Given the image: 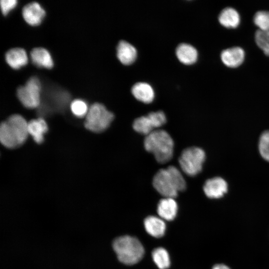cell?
Wrapping results in <instances>:
<instances>
[{
	"label": "cell",
	"instance_id": "1",
	"mask_svg": "<svg viewBox=\"0 0 269 269\" xmlns=\"http://www.w3.org/2000/svg\"><path fill=\"white\" fill-rule=\"evenodd\" d=\"M152 184L161 195L173 198L177 196L179 191H183L186 188L182 173L172 165L158 170L153 178Z\"/></svg>",
	"mask_w": 269,
	"mask_h": 269
},
{
	"label": "cell",
	"instance_id": "2",
	"mask_svg": "<svg viewBox=\"0 0 269 269\" xmlns=\"http://www.w3.org/2000/svg\"><path fill=\"white\" fill-rule=\"evenodd\" d=\"M144 146L146 151L153 154L160 163H166L172 157L174 142L165 131L156 130L146 135Z\"/></svg>",
	"mask_w": 269,
	"mask_h": 269
},
{
	"label": "cell",
	"instance_id": "3",
	"mask_svg": "<svg viewBox=\"0 0 269 269\" xmlns=\"http://www.w3.org/2000/svg\"><path fill=\"white\" fill-rule=\"evenodd\" d=\"M113 248L118 260L127 265L137 263L142 258L144 250L140 241L130 236H124L115 239Z\"/></svg>",
	"mask_w": 269,
	"mask_h": 269
},
{
	"label": "cell",
	"instance_id": "4",
	"mask_svg": "<svg viewBox=\"0 0 269 269\" xmlns=\"http://www.w3.org/2000/svg\"><path fill=\"white\" fill-rule=\"evenodd\" d=\"M114 118V114L108 111L104 105L95 103L89 107L84 126L91 132L101 133L109 127Z\"/></svg>",
	"mask_w": 269,
	"mask_h": 269
},
{
	"label": "cell",
	"instance_id": "5",
	"mask_svg": "<svg viewBox=\"0 0 269 269\" xmlns=\"http://www.w3.org/2000/svg\"><path fill=\"white\" fill-rule=\"evenodd\" d=\"M205 159V153L202 148L190 147L182 151L179 158V163L186 174L193 176L201 171Z\"/></svg>",
	"mask_w": 269,
	"mask_h": 269
},
{
	"label": "cell",
	"instance_id": "6",
	"mask_svg": "<svg viewBox=\"0 0 269 269\" xmlns=\"http://www.w3.org/2000/svg\"><path fill=\"white\" fill-rule=\"evenodd\" d=\"M41 84L36 76H31L24 85L19 86L16 95L21 103L26 108L34 109L40 103Z\"/></svg>",
	"mask_w": 269,
	"mask_h": 269
},
{
	"label": "cell",
	"instance_id": "7",
	"mask_svg": "<svg viewBox=\"0 0 269 269\" xmlns=\"http://www.w3.org/2000/svg\"><path fill=\"white\" fill-rule=\"evenodd\" d=\"M166 118L164 112L161 111L152 112L146 116L140 117L134 121L133 129L136 132L148 135L165 124Z\"/></svg>",
	"mask_w": 269,
	"mask_h": 269
},
{
	"label": "cell",
	"instance_id": "8",
	"mask_svg": "<svg viewBox=\"0 0 269 269\" xmlns=\"http://www.w3.org/2000/svg\"><path fill=\"white\" fill-rule=\"evenodd\" d=\"M10 131L16 139L18 146L23 144L29 135L28 123L19 114L11 115L6 120Z\"/></svg>",
	"mask_w": 269,
	"mask_h": 269
},
{
	"label": "cell",
	"instance_id": "9",
	"mask_svg": "<svg viewBox=\"0 0 269 269\" xmlns=\"http://www.w3.org/2000/svg\"><path fill=\"white\" fill-rule=\"evenodd\" d=\"M22 14L27 23L35 26L41 22L45 16V11L39 3L33 1L23 6Z\"/></svg>",
	"mask_w": 269,
	"mask_h": 269
},
{
	"label": "cell",
	"instance_id": "10",
	"mask_svg": "<svg viewBox=\"0 0 269 269\" xmlns=\"http://www.w3.org/2000/svg\"><path fill=\"white\" fill-rule=\"evenodd\" d=\"M205 195L210 198H219L222 197L228 190L226 181L221 177H216L207 180L204 186Z\"/></svg>",
	"mask_w": 269,
	"mask_h": 269
},
{
	"label": "cell",
	"instance_id": "11",
	"mask_svg": "<svg viewBox=\"0 0 269 269\" xmlns=\"http://www.w3.org/2000/svg\"><path fill=\"white\" fill-rule=\"evenodd\" d=\"M221 59L227 67L236 68L241 65L245 59L244 50L236 46L226 49L221 53Z\"/></svg>",
	"mask_w": 269,
	"mask_h": 269
},
{
	"label": "cell",
	"instance_id": "12",
	"mask_svg": "<svg viewBox=\"0 0 269 269\" xmlns=\"http://www.w3.org/2000/svg\"><path fill=\"white\" fill-rule=\"evenodd\" d=\"M178 206L173 198L164 197L158 202L157 212L160 218L163 220L171 221L177 214Z\"/></svg>",
	"mask_w": 269,
	"mask_h": 269
},
{
	"label": "cell",
	"instance_id": "13",
	"mask_svg": "<svg viewBox=\"0 0 269 269\" xmlns=\"http://www.w3.org/2000/svg\"><path fill=\"white\" fill-rule=\"evenodd\" d=\"M5 59L10 67L18 69L27 64L28 56L24 49L15 47L10 49L6 52Z\"/></svg>",
	"mask_w": 269,
	"mask_h": 269
},
{
	"label": "cell",
	"instance_id": "14",
	"mask_svg": "<svg viewBox=\"0 0 269 269\" xmlns=\"http://www.w3.org/2000/svg\"><path fill=\"white\" fill-rule=\"evenodd\" d=\"M117 56L124 65L132 64L136 59L137 51L131 44L125 40L120 41L117 47Z\"/></svg>",
	"mask_w": 269,
	"mask_h": 269
},
{
	"label": "cell",
	"instance_id": "15",
	"mask_svg": "<svg viewBox=\"0 0 269 269\" xmlns=\"http://www.w3.org/2000/svg\"><path fill=\"white\" fill-rule=\"evenodd\" d=\"M144 226L146 232L155 238L162 237L165 232L166 225L163 219L154 216H149L144 220Z\"/></svg>",
	"mask_w": 269,
	"mask_h": 269
},
{
	"label": "cell",
	"instance_id": "16",
	"mask_svg": "<svg viewBox=\"0 0 269 269\" xmlns=\"http://www.w3.org/2000/svg\"><path fill=\"white\" fill-rule=\"evenodd\" d=\"M30 56L32 63L39 67L51 68L54 64L50 52L43 47H36L31 51Z\"/></svg>",
	"mask_w": 269,
	"mask_h": 269
},
{
	"label": "cell",
	"instance_id": "17",
	"mask_svg": "<svg viewBox=\"0 0 269 269\" xmlns=\"http://www.w3.org/2000/svg\"><path fill=\"white\" fill-rule=\"evenodd\" d=\"M48 129L46 122L41 118L31 120L28 123L29 135L32 136L37 143H41L43 141L44 135Z\"/></svg>",
	"mask_w": 269,
	"mask_h": 269
},
{
	"label": "cell",
	"instance_id": "18",
	"mask_svg": "<svg viewBox=\"0 0 269 269\" xmlns=\"http://www.w3.org/2000/svg\"><path fill=\"white\" fill-rule=\"evenodd\" d=\"M132 93L137 100L146 104L151 103L154 98L153 88L145 82L135 83L132 88Z\"/></svg>",
	"mask_w": 269,
	"mask_h": 269
},
{
	"label": "cell",
	"instance_id": "19",
	"mask_svg": "<svg viewBox=\"0 0 269 269\" xmlns=\"http://www.w3.org/2000/svg\"><path fill=\"white\" fill-rule=\"evenodd\" d=\"M176 54L178 60L187 65L192 64L197 60L198 52L192 45L187 43H181L176 49Z\"/></svg>",
	"mask_w": 269,
	"mask_h": 269
},
{
	"label": "cell",
	"instance_id": "20",
	"mask_svg": "<svg viewBox=\"0 0 269 269\" xmlns=\"http://www.w3.org/2000/svg\"><path fill=\"white\" fill-rule=\"evenodd\" d=\"M219 23L228 28L237 27L240 22V16L238 11L232 7H226L220 13L218 16Z\"/></svg>",
	"mask_w": 269,
	"mask_h": 269
},
{
	"label": "cell",
	"instance_id": "21",
	"mask_svg": "<svg viewBox=\"0 0 269 269\" xmlns=\"http://www.w3.org/2000/svg\"><path fill=\"white\" fill-rule=\"evenodd\" d=\"M0 141L1 143L8 148L18 147L17 141L12 135L6 121L0 126Z\"/></svg>",
	"mask_w": 269,
	"mask_h": 269
},
{
	"label": "cell",
	"instance_id": "22",
	"mask_svg": "<svg viewBox=\"0 0 269 269\" xmlns=\"http://www.w3.org/2000/svg\"><path fill=\"white\" fill-rule=\"evenodd\" d=\"M153 262L159 269H167L170 266V261L167 251L163 248L155 249L152 252Z\"/></svg>",
	"mask_w": 269,
	"mask_h": 269
},
{
	"label": "cell",
	"instance_id": "23",
	"mask_svg": "<svg viewBox=\"0 0 269 269\" xmlns=\"http://www.w3.org/2000/svg\"><path fill=\"white\" fill-rule=\"evenodd\" d=\"M255 38L258 46L267 56H269V31L257 30Z\"/></svg>",
	"mask_w": 269,
	"mask_h": 269
},
{
	"label": "cell",
	"instance_id": "24",
	"mask_svg": "<svg viewBox=\"0 0 269 269\" xmlns=\"http://www.w3.org/2000/svg\"><path fill=\"white\" fill-rule=\"evenodd\" d=\"M255 24L259 30L269 31V11L260 10L257 11L254 16Z\"/></svg>",
	"mask_w": 269,
	"mask_h": 269
},
{
	"label": "cell",
	"instance_id": "25",
	"mask_svg": "<svg viewBox=\"0 0 269 269\" xmlns=\"http://www.w3.org/2000/svg\"><path fill=\"white\" fill-rule=\"evenodd\" d=\"M89 109L86 102L81 99L74 100L70 104V109L72 113L78 118L86 116Z\"/></svg>",
	"mask_w": 269,
	"mask_h": 269
},
{
	"label": "cell",
	"instance_id": "26",
	"mask_svg": "<svg viewBox=\"0 0 269 269\" xmlns=\"http://www.w3.org/2000/svg\"><path fill=\"white\" fill-rule=\"evenodd\" d=\"M259 148L261 156L269 161V131H265L260 136Z\"/></svg>",
	"mask_w": 269,
	"mask_h": 269
},
{
	"label": "cell",
	"instance_id": "27",
	"mask_svg": "<svg viewBox=\"0 0 269 269\" xmlns=\"http://www.w3.org/2000/svg\"><path fill=\"white\" fill-rule=\"evenodd\" d=\"M16 0H1L0 7L2 13L3 15H6L17 5Z\"/></svg>",
	"mask_w": 269,
	"mask_h": 269
},
{
	"label": "cell",
	"instance_id": "28",
	"mask_svg": "<svg viewBox=\"0 0 269 269\" xmlns=\"http://www.w3.org/2000/svg\"><path fill=\"white\" fill-rule=\"evenodd\" d=\"M213 269H230L228 267L222 264L216 265L213 267Z\"/></svg>",
	"mask_w": 269,
	"mask_h": 269
}]
</instances>
